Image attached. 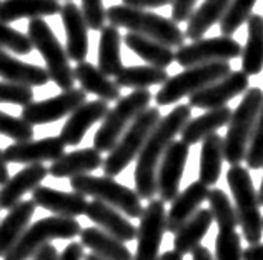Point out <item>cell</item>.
Here are the masks:
<instances>
[{"label": "cell", "instance_id": "5bb4252c", "mask_svg": "<svg viewBox=\"0 0 263 260\" xmlns=\"http://www.w3.org/2000/svg\"><path fill=\"white\" fill-rule=\"evenodd\" d=\"M190 145L182 140H174L163 154L157 169V194L162 202H174L180 194V182L189 160Z\"/></svg>", "mask_w": 263, "mask_h": 260}, {"label": "cell", "instance_id": "1f68e13d", "mask_svg": "<svg viewBox=\"0 0 263 260\" xmlns=\"http://www.w3.org/2000/svg\"><path fill=\"white\" fill-rule=\"evenodd\" d=\"M123 42L128 49L137 53L142 60H145L152 67L165 68L170 67L175 62V52L170 47L163 45L160 42H157L154 39L138 35V33L128 32L127 35H123Z\"/></svg>", "mask_w": 263, "mask_h": 260}, {"label": "cell", "instance_id": "cb8c5ba5", "mask_svg": "<svg viewBox=\"0 0 263 260\" xmlns=\"http://www.w3.org/2000/svg\"><path fill=\"white\" fill-rule=\"evenodd\" d=\"M35 207L37 205L33 203L32 198L30 200H20L2 218V222H0V257H5L7 252L17 244L20 235L30 225L32 217L35 214Z\"/></svg>", "mask_w": 263, "mask_h": 260}, {"label": "cell", "instance_id": "4dcf8cb0", "mask_svg": "<svg viewBox=\"0 0 263 260\" xmlns=\"http://www.w3.org/2000/svg\"><path fill=\"white\" fill-rule=\"evenodd\" d=\"M213 224L212 212L209 209H200L195 215L189 218L174 237V250L178 254L186 255L192 254L200 244H202L203 237L209 234V230Z\"/></svg>", "mask_w": 263, "mask_h": 260}, {"label": "cell", "instance_id": "f35d334b", "mask_svg": "<svg viewBox=\"0 0 263 260\" xmlns=\"http://www.w3.org/2000/svg\"><path fill=\"white\" fill-rule=\"evenodd\" d=\"M241 235L237 229H218L215 238V260H241Z\"/></svg>", "mask_w": 263, "mask_h": 260}, {"label": "cell", "instance_id": "2e32d148", "mask_svg": "<svg viewBox=\"0 0 263 260\" xmlns=\"http://www.w3.org/2000/svg\"><path fill=\"white\" fill-rule=\"evenodd\" d=\"M65 154V143L60 137H45L40 140L13 142L4 150L7 163L33 165L42 162H55Z\"/></svg>", "mask_w": 263, "mask_h": 260}, {"label": "cell", "instance_id": "d6a6232c", "mask_svg": "<svg viewBox=\"0 0 263 260\" xmlns=\"http://www.w3.org/2000/svg\"><path fill=\"white\" fill-rule=\"evenodd\" d=\"M230 2L232 0H203V4L193 10L190 18L186 20L189 24H186L185 37L192 39V42L203 39L206 30H210L223 18Z\"/></svg>", "mask_w": 263, "mask_h": 260}, {"label": "cell", "instance_id": "52a82bcc", "mask_svg": "<svg viewBox=\"0 0 263 260\" xmlns=\"http://www.w3.org/2000/svg\"><path fill=\"white\" fill-rule=\"evenodd\" d=\"M152 99H154V95L148 88H140V90H134L117 100L115 107L107 112L102 120V125L93 135V148L99 150L100 154L110 152L132 122L145 108H148Z\"/></svg>", "mask_w": 263, "mask_h": 260}, {"label": "cell", "instance_id": "ee69618b", "mask_svg": "<svg viewBox=\"0 0 263 260\" xmlns=\"http://www.w3.org/2000/svg\"><path fill=\"white\" fill-rule=\"evenodd\" d=\"M82 15H84L88 29L102 30L107 22V10L103 0H82Z\"/></svg>", "mask_w": 263, "mask_h": 260}, {"label": "cell", "instance_id": "816d5d0a", "mask_svg": "<svg viewBox=\"0 0 263 260\" xmlns=\"http://www.w3.org/2000/svg\"><path fill=\"white\" fill-rule=\"evenodd\" d=\"M9 163H7L5 157H4V152L0 150V185H4V183L9 180Z\"/></svg>", "mask_w": 263, "mask_h": 260}, {"label": "cell", "instance_id": "7bdbcfd3", "mask_svg": "<svg viewBox=\"0 0 263 260\" xmlns=\"http://www.w3.org/2000/svg\"><path fill=\"white\" fill-rule=\"evenodd\" d=\"M33 102L32 87L12 84V82H0V104H13V105H29Z\"/></svg>", "mask_w": 263, "mask_h": 260}, {"label": "cell", "instance_id": "c3c4849f", "mask_svg": "<svg viewBox=\"0 0 263 260\" xmlns=\"http://www.w3.org/2000/svg\"><path fill=\"white\" fill-rule=\"evenodd\" d=\"M57 258H59L57 247L52 245V244H47L40 250H37L35 254L32 255L30 260H57Z\"/></svg>", "mask_w": 263, "mask_h": 260}, {"label": "cell", "instance_id": "277c9868", "mask_svg": "<svg viewBox=\"0 0 263 260\" xmlns=\"http://www.w3.org/2000/svg\"><path fill=\"white\" fill-rule=\"evenodd\" d=\"M263 104L260 87H248L238 107L232 112L227 135L223 137V155L230 165H240L245 160L258 112Z\"/></svg>", "mask_w": 263, "mask_h": 260}, {"label": "cell", "instance_id": "ab89813d", "mask_svg": "<svg viewBox=\"0 0 263 260\" xmlns=\"http://www.w3.org/2000/svg\"><path fill=\"white\" fill-rule=\"evenodd\" d=\"M0 135L13 139V142L33 140V127L22 117H13L0 110Z\"/></svg>", "mask_w": 263, "mask_h": 260}, {"label": "cell", "instance_id": "e0dca14e", "mask_svg": "<svg viewBox=\"0 0 263 260\" xmlns=\"http://www.w3.org/2000/svg\"><path fill=\"white\" fill-rule=\"evenodd\" d=\"M108 108V102L105 100H90L84 102L79 108L68 115V119L65 122V125L60 130V140L70 147L79 145V143L84 140V137L87 134V130L92 127L97 122L103 120V117L107 115Z\"/></svg>", "mask_w": 263, "mask_h": 260}, {"label": "cell", "instance_id": "9c48e42d", "mask_svg": "<svg viewBox=\"0 0 263 260\" xmlns=\"http://www.w3.org/2000/svg\"><path fill=\"white\" fill-rule=\"evenodd\" d=\"M27 37L30 39L33 49L39 50L44 57L48 77L53 80V84L62 90L73 88L75 77L73 68L70 67V59L59 39L55 37L50 25L44 18H32L27 27Z\"/></svg>", "mask_w": 263, "mask_h": 260}, {"label": "cell", "instance_id": "d6986e66", "mask_svg": "<svg viewBox=\"0 0 263 260\" xmlns=\"http://www.w3.org/2000/svg\"><path fill=\"white\" fill-rule=\"evenodd\" d=\"M62 24L67 35V55L73 62H84L88 53V25L85 22L82 10L72 0L62 5L60 9Z\"/></svg>", "mask_w": 263, "mask_h": 260}, {"label": "cell", "instance_id": "ac0fdd59", "mask_svg": "<svg viewBox=\"0 0 263 260\" xmlns=\"http://www.w3.org/2000/svg\"><path fill=\"white\" fill-rule=\"evenodd\" d=\"M32 200L37 207H42L53 215L77 218L85 215L87 210V197L77 192H62V190L40 185L32 192Z\"/></svg>", "mask_w": 263, "mask_h": 260}, {"label": "cell", "instance_id": "60d3db41", "mask_svg": "<svg viewBox=\"0 0 263 260\" xmlns=\"http://www.w3.org/2000/svg\"><path fill=\"white\" fill-rule=\"evenodd\" d=\"M0 49L12 50L18 55H27L33 50V45L25 33L12 29L9 24L0 22Z\"/></svg>", "mask_w": 263, "mask_h": 260}, {"label": "cell", "instance_id": "11a10c76", "mask_svg": "<svg viewBox=\"0 0 263 260\" xmlns=\"http://www.w3.org/2000/svg\"><path fill=\"white\" fill-rule=\"evenodd\" d=\"M84 260H103V258L97 257L95 254H88V255H85V257H84Z\"/></svg>", "mask_w": 263, "mask_h": 260}, {"label": "cell", "instance_id": "7a4b0ae2", "mask_svg": "<svg viewBox=\"0 0 263 260\" xmlns=\"http://www.w3.org/2000/svg\"><path fill=\"white\" fill-rule=\"evenodd\" d=\"M107 22L114 27H123L128 32L154 39L157 42L178 49L185 45V32L172 18L142 9H132L127 5H112L107 9Z\"/></svg>", "mask_w": 263, "mask_h": 260}, {"label": "cell", "instance_id": "4316f807", "mask_svg": "<svg viewBox=\"0 0 263 260\" xmlns=\"http://www.w3.org/2000/svg\"><path fill=\"white\" fill-rule=\"evenodd\" d=\"M73 77L85 94H93L105 102H117L120 99V87L114 80H110L105 73H102L99 67L87 60L77 64V67L73 68Z\"/></svg>", "mask_w": 263, "mask_h": 260}, {"label": "cell", "instance_id": "ba28073f", "mask_svg": "<svg viewBox=\"0 0 263 260\" xmlns=\"http://www.w3.org/2000/svg\"><path fill=\"white\" fill-rule=\"evenodd\" d=\"M70 187L73 192L84 197H93L110 207L122 212L128 218H140L143 212L142 198L135 190L122 185L112 177H95V175H79L70 179Z\"/></svg>", "mask_w": 263, "mask_h": 260}, {"label": "cell", "instance_id": "3957f363", "mask_svg": "<svg viewBox=\"0 0 263 260\" xmlns=\"http://www.w3.org/2000/svg\"><path fill=\"white\" fill-rule=\"evenodd\" d=\"M227 182L232 190L235 212L243 238L248 245L260 244L263 237V217L250 172L243 165H230L227 172Z\"/></svg>", "mask_w": 263, "mask_h": 260}, {"label": "cell", "instance_id": "8992f818", "mask_svg": "<svg viewBox=\"0 0 263 260\" xmlns=\"http://www.w3.org/2000/svg\"><path fill=\"white\" fill-rule=\"evenodd\" d=\"M160 108L158 107H148L132 122L128 128L123 132L120 140L115 143V147L110 150L108 155L103 159L102 169L107 177H117L122 174L132 162H134L140 150L143 148L148 135L155 125L160 122Z\"/></svg>", "mask_w": 263, "mask_h": 260}, {"label": "cell", "instance_id": "d4e9b609", "mask_svg": "<svg viewBox=\"0 0 263 260\" xmlns=\"http://www.w3.org/2000/svg\"><path fill=\"white\" fill-rule=\"evenodd\" d=\"M232 108L223 105L220 108H212L205 114L198 115L195 119H190L180 132V140L186 145H195L198 142H203L206 137L217 134V130L228 125L232 117Z\"/></svg>", "mask_w": 263, "mask_h": 260}, {"label": "cell", "instance_id": "7402d4cb", "mask_svg": "<svg viewBox=\"0 0 263 260\" xmlns=\"http://www.w3.org/2000/svg\"><path fill=\"white\" fill-rule=\"evenodd\" d=\"M209 187L200 180L192 182L185 190H182L174 198L170 210L167 212V232L177 234L178 229L202 209L200 205L209 198Z\"/></svg>", "mask_w": 263, "mask_h": 260}, {"label": "cell", "instance_id": "681fc988", "mask_svg": "<svg viewBox=\"0 0 263 260\" xmlns=\"http://www.w3.org/2000/svg\"><path fill=\"white\" fill-rule=\"evenodd\" d=\"M241 260H263V244H252L243 249Z\"/></svg>", "mask_w": 263, "mask_h": 260}, {"label": "cell", "instance_id": "74e56055", "mask_svg": "<svg viewBox=\"0 0 263 260\" xmlns=\"http://www.w3.org/2000/svg\"><path fill=\"white\" fill-rule=\"evenodd\" d=\"M255 4H257V0H232L223 18L220 20L221 35L232 37L241 25L247 24L248 17L253 13L252 10Z\"/></svg>", "mask_w": 263, "mask_h": 260}, {"label": "cell", "instance_id": "6da1fadb", "mask_svg": "<svg viewBox=\"0 0 263 260\" xmlns=\"http://www.w3.org/2000/svg\"><path fill=\"white\" fill-rule=\"evenodd\" d=\"M190 119L192 107L189 104H180L162 117L150 132L143 148L137 157L135 165V192L142 200H152L155 197L157 169L160 165L162 157Z\"/></svg>", "mask_w": 263, "mask_h": 260}, {"label": "cell", "instance_id": "7dc6e473", "mask_svg": "<svg viewBox=\"0 0 263 260\" xmlns=\"http://www.w3.org/2000/svg\"><path fill=\"white\" fill-rule=\"evenodd\" d=\"M123 5L132 7V9H158V7L170 5L172 0H122Z\"/></svg>", "mask_w": 263, "mask_h": 260}, {"label": "cell", "instance_id": "ffe728a7", "mask_svg": "<svg viewBox=\"0 0 263 260\" xmlns=\"http://www.w3.org/2000/svg\"><path fill=\"white\" fill-rule=\"evenodd\" d=\"M48 175V169L42 163L24 167L13 177H9L2 187H0V210H10L13 205H17L22 197L29 192H33L40 187Z\"/></svg>", "mask_w": 263, "mask_h": 260}, {"label": "cell", "instance_id": "9a60e30c", "mask_svg": "<svg viewBox=\"0 0 263 260\" xmlns=\"http://www.w3.org/2000/svg\"><path fill=\"white\" fill-rule=\"evenodd\" d=\"M248 87H250V77L241 70H232L223 79L192 94L189 97V105L193 108H203V110L220 108L232 99L245 94Z\"/></svg>", "mask_w": 263, "mask_h": 260}, {"label": "cell", "instance_id": "8fae6325", "mask_svg": "<svg viewBox=\"0 0 263 260\" xmlns=\"http://www.w3.org/2000/svg\"><path fill=\"white\" fill-rule=\"evenodd\" d=\"M241 55V45L232 37L220 35L193 40L175 50V62L183 68L210 62H230Z\"/></svg>", "mask_w": 263, "mask_h": 260}, {"label": "cell", "instance_id": "bcb514c9", "mask_svg": "<svg viewBox=\"0 0 263 260\" xmlns=\"http://www.w3.org/2000/svg\"><path fill=\"white\" fill-rule=\"evenodd\" d=\"M85 257V249L80 242H70L64 249L62 254H59L57 260H84Z\"/></svg>", "mask_w": 263, "mask_h": 260}, {"label": "cell", "instance_id": "f5cc1de1", "mask_svg": "<svg viewBox=\"0 0 263 260\" xmlns=\"http://www.w3.org/2000/svg\"><path fill=\"white\" fill-rule=\"evenodd\" d=\"M158 260H183V255L178 254L177 250H167L158 257Z\"/></svg>", "mask_w": 263, "mask_h": 260}, {"label": "cell", "instance_id": "e575fe53", "mask_svg": "<svg viewBox=\"0 0 263 260\" xmlns=\"http://www.w3.org/2000/svg\"><path fill=\"white\" fill-rule=\"evenodd\" d=\"M120 45H122V35L117 27L105 25L100 30V44H99V67L102 73L107 77H115L119 73L123 64L120 55Z\"/></svg>", "mask_w": 263, "mask_h": 260}, {"label": "cell", "instance_id": "f6af8a7d", "mask_svg": "<svg viewBox=\"0 0 263 260\" xmlns=\"http://www.w3.org/2000/svg\"><path fill=\"white\" fill-rule=\"evenodd\" d=\"M198 0H172V20L175 24L186 22L195 10V4Z\"/></svg>", "mask_w": 263, "mask_h": 260}, {"label": "cell", "instance_id": "9f6ffc18", "mask_svg": "<svg viewBox=\"0 0 263 260\" xmlns=\"http://www.w3.org/2000/svg\"><path fill=\"white\" fill-rule=\"evenodd\" d=\"M67 2H70V0H67Z\"/></svg>", "mask_w": 263, "mask_h": 260}, {"label": "cell", "instance_id": "db71d44e", "mask_svg": "<svg viewBox=\"0 0 263 260\" xmlns=\"http://www.w3.org/2000/svg\"><path fill=\"white\" fill-rule=\"evenodd\" d=\"M258 202H260V207H263V177H261V183H260V190H258Z\"/></svg>", "mask_w": 263, "mask_h": 260}, {"label": "cell", "instance_id": "d590c367", "mask_svg": "<svg viewBox=\"0 0 263 260\" xmlns=\"http://www.w3.org/2000/svg\"><path fill=\"white\" fill-rule=\"evenodd\" d=\"M168 72L165 68L152 67V65H132L123 67L115 75V84L120 88H148L152 85H163L168 80Z\"/></svg>", "mask_w": 263, "mask_h": 260}, {"label": "cell", "instance_id": "83f0119b", "mask_svg": "<svg viewBox=\"0 0 263 260\" xmlns=\"http://www.w3.org/2000/svg\"><path fill=\"white\" fill-rule=\"evenodd\" d=\"M59 0H2L0 22L10 24L18 18H42L60 13Z\"/></svg>", "mask_w": 263, "mask_h": 260}, {"label": "cell", "instance_id": "836d02e7", "mask_svg": "<svg viewBox=\"0 0 263 260\" xmlns=\"http://www.w3.org/2000/svg\"><path fill=\"white\" fill-rule=\"evenodd\" d=\"M225 160L223 155V137L212 134L202 142L200 150V170L198 180L206 187L217 185L221 174V163Z\"/></svg>", "mask_w": 263, "mask_h": 260}, {"label": "cell", "instance_id": "4fadbf2b", "mask_svg": "<svg viewBox=\"0 0 263 260\" xmlns=\"http://www.w3.org/2000/svg\"><path fill=\"white\" fill-rule=\"evenodd\" d=\"M84 102H87V94L82 88H68L62 90L59 95L52 99L32 102V104L22 107V117L27 124L33 125H45L50 122H57L60 119L70 115L75 108H79Z\"/></svg>", "mask_w": 263, "mask_h": 260}, {"label": "cell", "instance_id": "7c38bea8", "mask_svg": "<svg viewBox=\"0 0 263 260\" xmlns=\"http://www.w3.org/2000/svg\"><path fill=\"white\" fill-rule=\"evenodd\" d=\"M167 232V210L160 198H152L140 215L137 227V252L134 260H158L160 245Z\"/></svg>", "mask_w": 263, "mask_h": 260}, {"label": "cell", "instance_id": "603a6c76", "mask_svg": "<svg viewBox=\"0 0 263 260\" xmlns=\"http://www.w3.org/2000/svg\"><path fill=\"white\" fill-rule=\"evenodd\" d=\"M102 163L103 157L97 148H80L70 154H64L60 159L52 162V165L48 167V174L53 179H73V177L87 175L100 169Z\"/></svg>", "mask_w": 263, "mask_h": 260}, {"label": "cell", "instance_id": "5b68a950", "mask_svg": "<svg viewBox=\"0 0 263 260\" xmlns=\"http://www.w3.org/2000/svg\"><path fill=\"white\" fill-rule=\"evenodd\" d=\"M82 227L77 218L70 217H44L30 224L17 244L7 252L4 260H30L37 250L52 240H72L80 235Z\"/></svg>", "mask_w": 263, "mask_h": 260}, {"label": "cell", "instance_id": "484cf974", "mask_svg": "<svg viewBox=\"0 0 263 260\" xmlns=\"http://www.w3.org/2000/svg\"><path fill=\"white\" fill-rule=\"evenodd\" d=\"M0 79L27 87H42L50 80L47 68L25 64L4 49H0Z\"/></svg>", "mask_w": 263, "mask_h": 260}, {"label": "cell", "instance_id": "8d00e7d4", "mask_svg": "<svg viewBox=\"0 0 263 260\" xmlns=\"http://www.w3.org/2000/svg\"><path fill=\"white\" fill-rule=\"evenodd\" d=\"M206 202H209V210L212 212L213 222H217L218 229H237V212H235V205L227 192L221 189H213L209 192Z\"/></svg>", "mask_w": 263, "mask_h": 260}, {"label": "cell", "instance_id": "b9f144b4", "mask_svg": "<svg viewBox=\"0 0 263 260\" xmlns=\"http://www.w3.org/2000/svg\"><path fill=\"white\" fill-rule=\"evenodd\" d=\"M245 162L247 167L252 170H258L263 167V104L258 112L257 124H255L250 143H248Z\"/></svg>", "mask_w": 263, "mask_h": 260}, {"label": "cell", "instance_id": "f1b7e54d", "mask_svg": "<svg viewBox=\"0 0 263 260\" xmlns=\"http://www.w3.org/2000/svg\"><path fill=\"white\" fill-rule=\"evenodd\" d=\"M80 244L84 245V249H90L92 254L103 260H134V255L125 244L99 227L82 229Z\"/></svg>", "mask_w": 263, "mask_h": 260}, {"label": "cell", "instance_id": "f907efd6", "mask_svg": "<svg viewBox=\"0 0 263 260\" xmlns=\"http://www.w3.org/2000/svg\"><path fill=\"white\" fill-rule=\"evenodd\" d=\"M192 260H215L212 252L205 247V245H198V247L192 252Z\"/></svg>", "mask_w": 263, "mask_h": 260}, {"label": "cell", "instance_id": "30bf717a", "mask_svg": "<svg viewBox=\"0 0 263 260\" xmlns=\"http://www.w3.org/2000/svg\"><path fill=\"white\" fill-rule=\"evenodd\" d=\"M230 72L232 65L228 62H210L189 67L183 72L168 77V80L160 87V90L155 94V102L158 107L177 104L180 99L190 97L192 94L223 79Z\"/></svg>", "mask_w": 263, "mask_h": 260}, {"label": "cell", "instance_id": "f546056e", "mask_svg": "<svg viewBox=\"0 0 263 260\" xmlns=\"http://www.w3.org/2000/svg\"><path fill=\"white\" fill-rule=\"evenodd\" d=\"M241 72L258 75L263 70V17L252 13L247 20V44L241 49Z\"/></svg>", "mask_w": 263, "mask_h": 260}, {"label": "cell", "instance_id": "44dd1931", "mask_svg": "<svg viewBox=\"0 0 263 260\" xmlns=\"http://www.w3.org/2000/svg\"><path fill=\"white\" fill-rule=\"evenodd\" d=\"M85 215L88 220H92L100 230L119 238L120 242L127 244L137 238V227L127 217L122 215V212L110 207L100 200L88 202Z\"/></svg>", "mask_w": 263, "mask_h": 260}]
</instances>
